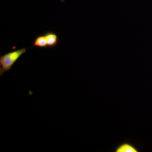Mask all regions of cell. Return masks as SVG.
<instances>
[{
  "label": "cell",
  "mask_w": 152,
  "mask_h": 152,
  "mask_svg": "<svg viewBox=\"0 0 152 152\" xmlns=\"http://www.w3.org/2000/svg\"><path fill=\"white\" fill-rule=\"evenodd\" d=\"M26 52L25 48L10 52L0 57V76L11 69L22 55Z\"/></svg>",
  "instance_id": "6da1fadb"
},
{
  "label": "cell",
  "mask_w": 152,
  "mask_h": 152,
  "mask_svg": "<svg viewBox=\"0 0 152 152\" xmlns=\"http://www.w3.org/2000/svg\"><path fill=\"white\" fill-rule=\"evenodd\" d=\"M46 37L47 46L48 48H55L58 43V37L56 34L52 31L45 33Z\"/></svg>",
  "instance_id": "7a4b0ae2"
},
{
  "label": "cell",
  "mask_w": 152,
  "mask_h": 152,
  "mask_svg": "<svg viewBox=\"0 0 152 152\" xmlns=\"http://www.w3.org/2000/svg\"><path fill=\"white\" fill-rule=\"evenodd\" d=\"M116 152H137V149L133 145L129 143L121 144L115 149Z\"/></svg>",
  "instance_id": "3957f363"
},
{
  "label": "cell",
  "mask_w": 152,
  "mask_h": 152,
  "mask_svg": "<svg viewBox=\"0 0 152 152\" xmlns=\"http://www.w3.org/2000/svg\"><path fill=\"white\" fill-rule=\"evenodd\" d=\"M33 46L39 47L40 48H45L48 47L46 37L45 34L38 36L35 39Z\"/></svg>",
  "instance_id": "277c9868"
}]
</instances>
